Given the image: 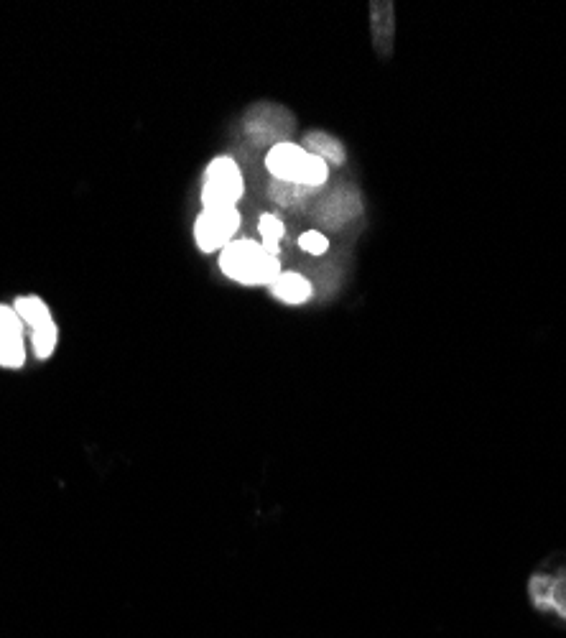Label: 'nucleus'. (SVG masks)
<instances>
[{
    "label": "nucleus",
    "instance_id": "nucleus-9",
    "mask_svg": "<svg viewBox=\"0 0 566 638\" xmlns=\"http://www.w3.org/2000/svg\"><path fill=\"white\" fill-rule=\"evenodd\" d=\"M258 235H261L258 243H261L268 253L278 256V251H281V240L286 238V225H283L281 217L261 215V220H258Z\"/></svg>",
    "mask_w": 566,
    "mask_h": 638
},
{
    "label": "nucleus",
    "instance_id": "nucleus-12",
    "mask_svg": "<svg viewBox=\"0 0 566 638\" xmlns=\"http://www.w3.org/2000/svg\"><path fill=\"white\" fill-rule=\"evenodd\" d=\"M327 182H329V164L324 159H319V156L309 154V159H306V166H304V174H301V184L309 189H319Z\"/></svg>",
    "mask_w": 566,
    "mask_h": 638
},
{
    "label": "nucleus",
    "instance_id": "nucleus-14",
    "mask_svg": "<svg viewBox=\"0 0 566 638\" xmlns=\"http://www.w3.org/2000/svg\"><path fill=\"white\" fill-rule=\"evenodd\" d=\"M23 322L16 309L8 304H0V342L3 340H23Z\"/></svg>",
    "mask_w": 566,
    "mask_h": 638
},
{
    "label": "nucleus",
    "instance_id": "nucleus-5",
    "mask_svg": "<svg viewBox=\"0 0 566 638\" xmlns=\"http://www.w3.org/2000/svg\"><path fill=\"white\" fill-rule=\"evenodd\" d=\"M306 159H309V151L304 146H299L294 141H278L268 149L266 169L271 171V177L278 179V182L301 184Z\"/></svg>",
    "mask_w": 566,
    "mask_h": 638
},
{
    "label": "nucleus",
    "instance_id": "nucleus-15",
    "mask_svg": "<svg viewBox=\"0 0 566 638\" xmlns=\"http://www.w3.org/2000/svg\"><path fill=\"white\" fill-rule=\"evenodd\" d=\"M299 248L304 253H312V256H324L329 251V238L319 230H306L299 238Z\"/></svg>",
    "mask_w": 566,
    "mask_h": 638
},
{
    "label": "nucleus",
    "instance_id": "nucleus-7",
    "mask_svg": "<svg viewBox=\"0 0 566 638\" xmlns=\"http://www.w3.org/2000/svg\"><path fill=\"white\" fill-rule=\"evenodd\" d=\"M13 309H16L23 325L31 327V330H41V327L54 325V314H51L49 304L41 297H34V294H29V297H18L16 302H13Z\"/></svg>",
    "mask_w": 566,
    "mask_h": 638
},
{
    "label": "nucleus",
    "instance_id": "nucleus-1",
    "mask_svg": "<svg viewBox=\"0 0 566 638\" xmlns=\"http://www.w3.org/2000/svg\"><path fill=\"white\" fill-rule=\"evenodd\" d=\"M526 598L536 616L566 631V552L549 557L528 575Z\"/></svg>",
    "mask_w": 566,
    "mask_h": 638
},
{
    "label": "nucleus",
    "instance_id": "nucleus-2",
    "mask_svg": "<svg viewBox=\"0 0 566 638\" xmlns=\"http://www.w3.org/2000/svg\"><path fill=\"white\" fill-rule=\"evenodd\" d=\"M220 271L235 284L271 286L283 274L281 258L268 253L258 240H238L220 251Z\"/></svg>",
    "mask_w": 566,
    "mask_h": 638
},
{
    "label": "nucleus",
    "instance_id": "nucleus-13",
    "mask_svg": "<svg viewBox=\"0 0 566 638\" xmlns=\"http://www.w3.org/2000/svg\"><path fill=\"white\" fill-rule=\"evenodd\" d=\"M26 363V342L23 340H3L0 342V368L18 371Z\"/></svg>",
    "mask_w": 566,
    "mask_h": 638
},
{
    "label": "nucleus",
    "instance_id": "nucleus-3",
    "mask_svg": "<svg viewBox=\"0 0 566 638\" xmlns=\"http://www.w3.org/2000/svg\"><path fill=\"white\" fill-rule=\"evenodd\" d=\"M245 197V179L233 156H215L204 169L199 205L202 210H238Z\"/></svg>",
    "mask_w": 566,
    "mask_h": 638
},
{
    "label": "nucleus",
    "instance_id": "nucleus-4",
    "mask_svg": "<svg viewBox=\"0 0 566 638\" xmlns=\"http://www.w3.org/2000/svg\"><path fill=\"white\" fill-rule=\"evenodd\" d=\"M243 217L238 210H202L194 217V245L199 253H220L240 233Z\"/></svg>",
    "mask_w": 566,
    "mask_h": 638
},
{
    "label": "nucleus",
    "instance_id": "nucleus-11",
    "mask_svg": "<svg viewBox=\"0 0 566 638\" xmlns=\"http://www.w3.org/2000/svg\"><path fill=\"white\" fill-rule=\"evenodd\" d=\"M31 350L39 360H49L54 355L59 345V327L57 322L49 327H41V330H31Z\"/></svg>",
    "mask_w": 566,
    "mask_h": 638
},
{
    "label": "nucleus",
    "instance_id": "nucleus-10",
    "mask_svg": "<svg viewBox=\"0 0 566 638\" xmlns=\"http://www.w3.org/2000/svg\"><path fill=\"white\" fill-rule=\"evenodd\" d=\"M312 192H314V189L304 187V184L278 182V179H273L271 187H268V194H271V200L278 202V205H283V207L299 205V202H304L306 197H309Z\"/></svg>",
    "mask_w": 566,
    "mask_h": 638
},
{
    "label": "nucleus",
    "instance_id": "nucleus-6",
    "mask_svg": "<svg viewBox=\"0 0 566 638\" xmlns=\"http://www.w3.org/2000/svg\"><path fill=\"white\" fill-rule=\"evenodd\" d=\"M268 289H271L273 299L289 304V307H299V304L312 302L314 297L312 281L306 279L304 274H299V271H283Z\"/></svg>",
    "mask_w": 566,
    "mask_h": 638
},
{
    "label": "nucleus",
    "instance_id": "nucleus-8",
    "mask_svg": "<svg viewBox=\"0 0 566 638\" xmlns=\"http://www.w3.org/2000/svg\"><path fill=\"white\" fill-rule=\"evenodd\" d=\"M304 149L309 154L324 159L327 164H345V146L334 136H329V133H312V136L306 138Z\"/></svg>",
    "mask_w": 566,
    "mask_h": 638
}]
</instances>
